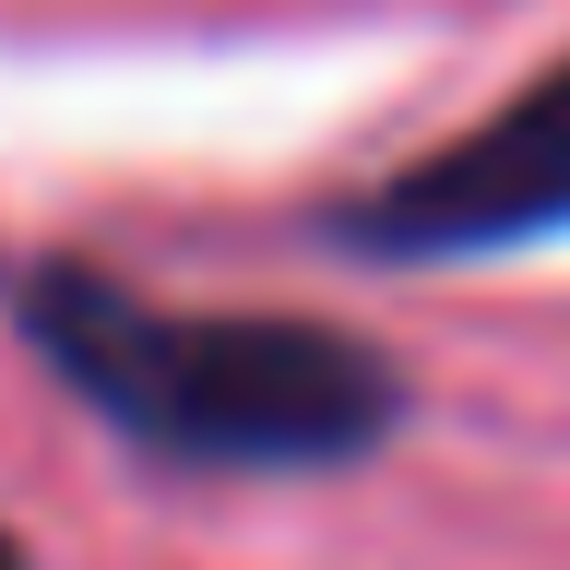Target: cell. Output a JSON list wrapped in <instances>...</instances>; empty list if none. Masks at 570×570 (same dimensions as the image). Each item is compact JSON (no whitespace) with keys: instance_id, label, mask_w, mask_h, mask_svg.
Returning <instances> with one entry per match:
<instances>
[{"instance_id":"1","label":"cell","mask_w":570,"mask_h":570,"mask_svg":"<svg viewBox=\"0 0 570 570\" xmlns=\"http://www.w3.org/2000/svg\"><path fill=\"white\" fill-rule=\"evenodd\" d=\"M24 333L131 452L190 475H333L404 428L392 356L297 309H167L96 262H36Z\"/></svg>"},{"instance_id":"2","label":"cell","mask_w":570,"mask_h":570,"mask_svg":"<svg viewBox=\"0 0 570 570\" xmlns=\"http://www.w3.org/2000/svg\"><path fill=\"white\" fill-rule=\"evenodd\" d=\"M559 226H570V60L333 214L356 262H475V249H534Z\"/></svg>"}]
</instances>
